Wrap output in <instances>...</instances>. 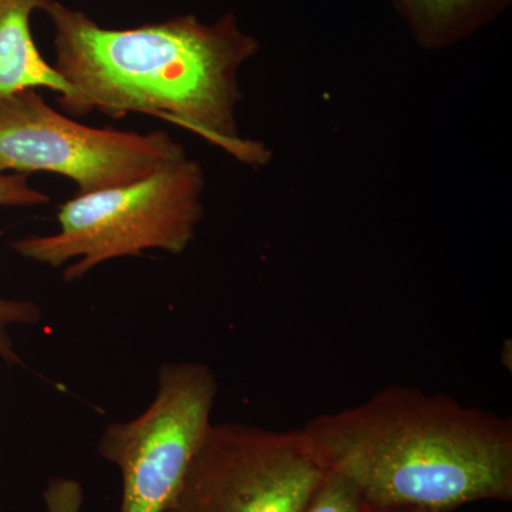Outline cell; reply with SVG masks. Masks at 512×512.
Masks as SVG:
<instances>
[{
    "label": "cell",
    "mask_w": 512,
    "mask_h": 512,
    "mask_svg": "<svg viewBox=\"0 0 512 512\" xmlns=\"http://www.w3.org/2000/svg\"><path fill=\"white\" fill-rule=\"evenodd\" d=\"M55 28V69L72 87L56 97L73 117L103 114L123 119L147 114L195 136L251 167L271 151L239 133L244 94L238 74L258 55L259 42L229 12L215 23L180 16L131 29L101 28L82 10L53 2L45 10Z\"/></svg>",
    "instance_id": "obj_1"
},
{
    "label": "cell",
    "mask_w": 512,
    "mask_h": 512,
    "mask_svg": "<svg viewBox=\"0 0 512 512\" xmlns=\"http://www.w3.org/2000/svg\"><path fill=\"white\" fill-rule=\"evenodd\" d=\"M329 473L366 504L451 512L512 500V423L444 394L389 386L302 427Z\"/></svg>",
    "instance_id": "obj_2"
},
{
    "label": "cell",
    "mask_w": 512,
    "mask_h": 512,
    "mask_svg": "<svg viewBox=\"0 0 512 512\" xmlns=\"http://www.w3.org/2000/svg\"><path fill=\"white\" fill-rule=\"evenodd\" d=\"M204 190V170L187 156L143 180L74 195L57 211L59 231L16 239L10 247L37 264L67 265L69 282L150 249L183 254L204 217Z\"/></svg>",
    "instance_id": "obj_3"
},
{
    "label": "cell",
    "mask_w": 512,
    "mask_h": 512,
    "mask_svg": "<svg viewBox=\"0 0 512 512\" xmlns=\"http://www.w3.org/2000/svg\"><path fill=\"white\" fill-rule=\"evenodd\" d=\"M187 156L167 131L77 123L37 89L0 100V174L62 175L77 185V194H89L143 180Z\"/></svg>",
    "instance_id": "obj_4"
},
{
    "label": "cell",
    "mask_w": 512,
    "mask_h": 512,
    "mask_svg": "<svg viewBox=\"0 0 512 512\" xmlns=\"http://www.w3.org/2000/svg\"><path fill=\"white\" fill-rule=\"evenodd\" d=\"M328 476L302 429L212 423L163 512H302Z\"/></svg>",
    "instance_id": "obj_5"
},
{
    "label": "cell",
    "mask_w": 512,
    "mask_h": 512,
    "mask_svg": "<svg viewBox=\"0 0 512 512\" xmlns=\"http://www.w3.org/2000/svg\"><path fill=\"white\" fill-rule=\"evenodd\" d=\"M217 377L202 363H164L146 412L111 423L99 441L123 478L120 512H163L212 424Z\"/></svg>",
    "instance_id": "obj_6"
},
{
    "label": "cell",
    "mask_w": 512,
    "mask_h": 512,
    "mask_svg": "<svg viewBox=\"0 0 512 512\" xmlns=\"http://www.w3.org/2000/svg\"><path fill=\"white\" fill-rule=\"evenodd\" d=\"M55 0H0V100L28 89H49L60 99L72 87L46 62L30 30L36 10L49 8Z\"/></svg>",
    "instance_id": "obj_7"
},
{
    "label": "cell",
    "mask_w": 512,
    "mask_h": 512,
    "mask_svg": "<svg viewBox=\"0 0 512 512\" xmlns=\"http://www.w3.org/2000/svg\"><path fill=\"white\" fill-rule=\"evenodd\" d=\"M417 45L441 50L457 45L503 15L512 0H390Z\"/></svg>",
    "instance_id": "obj_8"
},
{
    "label": "cell",
    "mask_w": 512,
    "mask_h": 512,
    "mask_svg": "<svg viewBox=\"0 0 512 512\" xmlns=\"http://www.w3.org/2000/svg\"><path fill=\"white\" fill-rule=\"evenodd\" d=\"M365 507V500L352 481L329 473L302 512H363Z\"/></svg>",
    "instance_id": "obj_9"
},
{
    "label": "cell",
    "mask_w": 512,
    "mask_h": 512,
    "mask_svg": "<svg viewBox=\"0 0 512 512\" xmlns=\"http://www.w3.org/2000/svg\"><path fill=\"white\" fill-rule=\"evenodd\" d=\"M42 318L39 305L33 301L2 298L0 296V357L10 366L22 365L9 330L12 326L33 325Z\"/></svg>",
    "instance_id": "obj_10"
},
{
    "label": "cell",
    "mask_w": 512,
    "mask_h": 512,
    "mask_svg": "<svg viewBox=\"0 0 512 512\" xmlns=\"http://www.w3.org/2000/svg\"><path fill=\"white\" fill-rule=\"evenodd\" d=\"M50 201L49 195L30 185L28 174H0V207H42Z\"/></svg>",
    "instance_id": "obj_11"
},
{
    "label": "cell",
    "mask_w": 512,
    "mask_h": 512,
    "mask_svg": "<svg viewBox=\"0 0 512 512\" xmlns=\"http://www.w3.org/2000/svg\"><path fill=\"white\" fill-rule=\"evenodd\" d=\"M45 501L49 512H80L83 505L82 485L66 478H52L47 483Z\"/></svg>",
    "instance_id": "obj_12"
},
{
    "label": "cell",
    "mask_w": 512,
    "mask_h": 512,
    "mask_svg": "<svg viewBox=\"0 0 512 512\" xmlns=\"http://www.w3.org/2000/svg\"><path fill=\"white\" fill-rule=\"evenodd\" d=\"M363 512H429V511L414 510V508H384V507H375V505L366 504L365 510H363Z\"/></svg>",
    "instance_id": "obj_13"
}]
</instances>
